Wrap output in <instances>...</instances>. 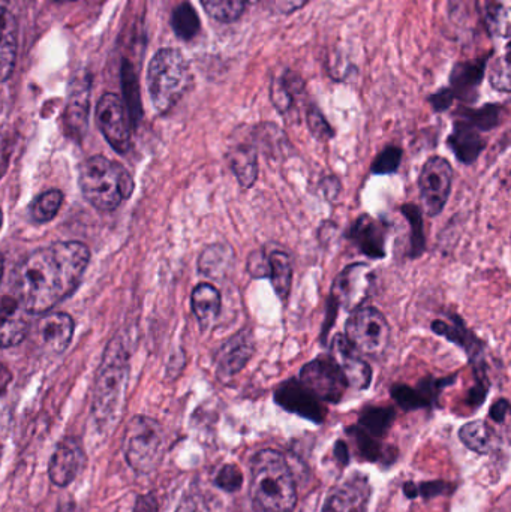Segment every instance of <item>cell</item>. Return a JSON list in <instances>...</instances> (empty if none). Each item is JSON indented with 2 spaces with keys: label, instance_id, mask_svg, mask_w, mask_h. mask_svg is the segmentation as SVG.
<instances>
[{
  "label": "cell",
  "instance_id": "cell-1",
  "mask_svg": "<svg viewBox=\"0 0 511 512\" xmlns=\"http://www.w3.org/2000/svg\"><path fill=\"white\" fill-rule=\"evenodd\" d=\"M89 261V248L80 242L38 249L15 271V298L30 315L48 312L77 289Z\"/></svg>",
  "mask_w": 511,
  "mask_h": 512
},
{
  "label": "cell",
  "instance_id": "cell-2",
  "mask_svg": "<svg viewBox=\"0 0 511 512\" xmlns=\"http://www.w3.org/2000/svg\"><path fill=\"white\" fill-rule=\"evenodd\" d=\"M252 496L266 512H291L296 507L297 492L287 460L278 451L255 454L251 463Z\"/></svg>",
  "mask_w": 511,
  "mask_h": 512
},
{
  "label": "cell",
  "instance_id": "cell-3",
  "mask_svg": "<svg viewBox=\"0 0 511 512\" xmlns=\"http://www.w3.org/2000/svg\"><path fill=\"white\" fill-rule=\"evenodd\" d=\"M84 198L101 212H113L134 192V179L119 162L92 156L83 162L78 176Z\"/></svg>",
  "mask_w": 511,
  "mask_h": 512
},
{
  "label": "cell",
  "instance_id": "cell-4",
  "mask_svg": "<svg viewBox=\"0 0 511 512\" xmlns=\"http://www.w3.org/2000/svg\"><path fill=\"white\" fill-rule=\"evenodd\" d=\"M191 86V71L180 51L159 50L149 63L147 87L153 108L159 114L173 110Z\"/></svg>",
  "mask_w": 511,
  "mask_h": 512
},
{
  "label": "cell",
  "instance_id": "cell-5",
  "mask_svg": "<svg viewBox=\"0 0 511 512\" xmlns=\"http://www.w3.org/2000/svg\"><path fill=\"white\" fill-rule=\"evenodd\" d=\"M128 384V364L123 357L108 355L99 370L93 397V415L102 429H113L122 414Z\"/></svg>",
  "mask_w": 511,
  "mask_h": 512
},
{
  "label": "cell",
  "instance_id": "cell-6",
  "mask_svg": "<svg viewBox=\"0 0 511 512\" xmlns=\"http://www.w3.org/2000/svg\"><path fill=\"white\" fill-rule=\"evenodd\" d=\"M345 337L363 357L380 358L389 348L390 325L380 310L362 306L351 312Z\"/></svg>",
  "mask_w": 511,
  "mask_h": 512
},
{
  "label": "cell",
  "instance_id": "cell-7",
  "mask_svg": "<svg viewBox=\"0 0 511 512\" xmlns=\"http://www.w3.org/2000/svg\"><path fill=\"white\" fill-rule=\"evenodd\" d=\"M126 460L141 474L153 471L164 450V432L152 418L137 417L129 423L125 435Z\"/></svg>",
  "mask_w": 511,
  "mask_h": 512
},
{
  "label": "cell",
  "instance_id": "cell-8",
  "mask_svg": "<svg viewBox=\"0 0 511 512\" xmlns=\"http://www.w3.org/2000/svg\"><path fill=\"white\" fill-rule=\"evenodd\" d=\"M299 381L320 402L338 403L348 388L342 370L330 354L320 355L305 364L300 370Z\"/></svg>",
  "mask_w": 511,
  "mask_h": 512
},
{
  "label": "cell",
  "instance_id": "cell-9",
  "mask_svg": "<svg viewBox=\"0 0 511 512\" xmlns=\"http://www.w3.org/2000/svg\"><path fill=\"white\" fill-rule=\"evenodd\" d=\"M453 168L446 158L432 156L419 176L420 201L431 218L440 215L452 192Z\"/></svg>",
  "mask_w": 511,
  "mask_h": 512
},
{
  "label": "cell",
  "instance_id": "cell-10",
  "mask_svg": "<svg viewBox=\"0 0 511 512\" xmlns=\"http://www.w3.org/2000/svg\"><path fill=\"white\" fill-rule=\"evenodd\" d=\"M96 120L105 140L116 152L126 153L131 147V120L122 98L105 93L96 108Z\"/></svg>",
  "mask_w": 511,
  "mask_h": 512
},
{
  "label": "cell",
  "instance_id": "cell-11",
  "mask_svg": "<svg viewBox=\"0 0 511 512\" xmlns=\"http://www.w3.org/2000/svg\"><path fill=\"white\" fill-rule=\"evenodd\" d=\"M374 285V273L365 262L348 265L338 274L330 291V300L345 310L359 309L368 300Z\"/></svg>",
  "mask_w": 511,
  "mask_h": 512
},
{
  "label": "cell",
  "instance_id": "cell-12",
  "mask_svg": "<svg viewBox=\"0 0 511 512\" xmlns=\"http://www.w3.org/2000/svg\"><path fill=\"white\" fill-rule=\"evenodd\" d=\"M255 337L251 328H243L231 336L215 355L216 375L221 381H230L239 375L254 357Z\"/></svg>",
  "mask_w": 511,
  "mask_h": 512
},
{
  "label": "cell",
  "instance_id": "cell-13",
  "mask_svg": "<svg viewBox=\"0 0 511 512\" xmlns=\"http://www.w3.org/2000/svg\"><path fill=\"white\" fill-rule=\"evenodd\" d=\"M432 331L464 349L476 369L480 384H485L482 381L485 378V343L473 331L468 330L464 321L458 316H450V322L437 319L432 322Z\"/></svg>",
  "mask_w": 511,
  "mask_h": 512
},
{
  "label": "cell",
  "instance_id": "cell-14",
  "mask_svg": "<svg viewBox=\"0 0 511 512\" xmlns=\"http://www.w3.org/2000/svg\"><path fill=\"white\" fill-rule=\"evenodd\" d=\"M227 161L240 186L251 189L258 179V147L252 128L245 129L243 135L236 132L227 152Z\"/></svg>",
  "mask_w": 511,
  "mask_h": 512
},
{
  "label": "cell",
  "instance_id": "cell-15",
  "mask_svg": "<svg viewBox=\"0 0 511 512\" xmlns=\"http://www.w3.org/2000/svg\"><path fill=\"white\" fill-rule=\"evenodd\" d=\"M330 349V355L335 358L339 369L342 370L348 387L359 391L369 388L372 382V367L368 361L363 360V355L348 343L345 334H336L330 343Z\"/></svg>",
  "mask_w": 511,
  "mask_h": 512
},
{
  "label": "cell",
  "instance_id": "cell-16",
  "mask_svg": "<svg viewBox=\"0 0 511 512\" xmlns=\"http://www.w3.org/2000/svg\"><path fill=\"white\" fill-rule=\"evenodd\" d=\"M347 237L368 258L383 259L386 256V222L362 215L351 225Z\"/></svg>",
  "mask_w": 511,
  "mask_h": 512
},
{
  "label": "cell",
  "instance_id": "cell-17",
  "mask_svg": "<svg viewBox=\"0 0 511 512\" xmlns=\"http://www.w3.org/2000/svg\"><path fill=\"white\" fill-rule=\"evenodd\" d=\"M275 399L276 403H279L287 411L311 418V420H323L324 408L321 406L320 400L308 388L303 387L299 379H290V381L279 385Z\"/></svg>",
  "mask_w": 511,
  "mask_h": 512
},
{
  "label": "cell",
  "instance_id": "cell-18",
  "mask_svg": "<svg viewBox=\"0 0 511 512\" xmlns=\"http://www.w3.org/2000/svg\"><path fill=\"white\" fill-rule=\"evenodd\" d=\"M83 462V451L77 441L66 439V441L60 442L51 457L50 468H48L51 483L59 487L68 486L81 471Z\"/></svg>",
  "mask_w": 511,
  "mask_h": 512
},
{
  "label": "cell",
  "instance_id": "cell-19",
  "mask_svg": "<svg viewBox=\"0 0 511 512\" xmlns=\"http://www.w3.org/2000/svg\"><path fill=\"white\" fill-rule=\"evenodd\" d=\"M39 343L53 354H60L68 348L74 334V321L68 313H50L38 321Z\"/></svg>",
  "mask_w": 511,
  "mask_h": 512
},
{
  "label": "cell",
  "instance_id": "cell-20",
  "mask_svg": "<svg viewBox=\"0 0 511 512\" xmlns=\"http://www.w3.org/2000/svg\"><path fill=\"white\" fill-rule=\"evenodd\" d=\"M29 331L27 312L17 298L0 300V348H11L23 342Z\"/></svg>",
  "mask_w": 511,
  "mask_h": 512
},
{
  "label": "cell",
  "instance_id": "cell-21",
  "mask_svg": "<svg viewBox=\"0 0 511 512\" xmlns=\"http://www.w3.org/2000/svg\"><path fill=\"white\" fill-rule=\"evenodd\" d=\"M369 484L366 478L353 477L333 490L323 512H365L369 502Z\"/></svg>",
  "mask_w": 511,
  "mask_h": 512
},
{
  "label": "cell",
  "instance_id": "cell-22",
  "mask_svg": "<svg viewBox=\"0 0 511 512\" xmlns=\"http://www.w3.org/2000/svg\"><path fill=\"white\" fill-rule=\"evenodd\" d=\"M450 150L455 153L459 162L465 165L474 164L488 146V141L482 137V132L465 120H458L455 129L447 140Z\"/></svg>",
  "mask_w": 511,
  "mask_h": 512
},
{
  "label": "cell",
  "instance_id": "cell-23",
  "mask_svg": "<svg viewBox=\"0 0 511 512\" xmlns=\"http://www.w3.org/2000/svg\"><path fill=\"white\" fill-rule=\"evenodd\" d=\"M236 261L234 249L227 243L207 246L198 258V271L207 279L222 282Z\"/></svg>",
  "mask_w": 511,
  "mask_h": 512
},
{
  "label": "cell",
  "instance_id": "cell-24",
  "mask_svg": "<svg viewBox=\"0 0 511 512\" xmlns=\"http://www.w3.org/2000/svg\"><path fill=\"white\" fill-rule=\"evenodd\" d=\"M17 59V23L14 15L0 8V83L8 80Z\"/></svg>",
  "mask_w": 511,
  "mask_h": 512
},
{
  "label": "cell",
  "instance_id": "cell-25",
  "mask_svg": "<svg viewBox=\"0 0 511 512\" xmlns=\"http://www.w3.org/2000/svg\"><path fill=\"white\" fill-rule=\"evenodd\" d=\"M303 92V83L297 78V75L285 71L279 78H275L270 87V98L273 105L282 116L290 117L297 113V102H299L300 93Z\"/></svg>",
  "mask_w": 511,
  "mask_h": 512
},
{
  "label": "cell",
  "instance_id": "cell-26",
  "mask_svg": "<svg viewBox=\"0 0 511 512\" xmlns=\"http://www.w3.org/2000/svg\"><path fill=\"white\" fill-rule=\"evenodd\" d=\"M191 306L201 327L209 328L221 313V292L212 283H200L192 291Z\"/></svg>",
  "mask_w": 511,
  "mask_h": 512
},
{
  "label": "cell",
  "instance_id": "cell-27",
  "mask_svg": "<svg viewBox=\"0 0 511 512\" xmlns=\"http://www.w3.org/2000/svg\"><path fill=\"white\" fill-rule=\"evenodd\" d=\"M269 258V276L273 289L279 300L287 301L290 297L291 286H293V261L287 252L276 249V251L267 254Z\"/></svg>",
  "mask_w": 511,
  "mask_h": 512
},
{
  "label": "cell",
  "instance_id": "cell-28",
  "mask_svg": "<svg viewBox=\"0 0 511 512\" xmlns=\"http://www.w3.org/2000/svg\"><path fill=\"white\" fill-rule=\"evenodd\" d=\"M459 436L471 451H476L479 454L491 453L494 450L495 442H497V435L492 427L482 420L465 424L459 432Z\"/></svg>",
  "mask_w": 511,
  "mask_h": 512
},
{
  "label": "cell",
  "instance_id": "cell-29",
  "mask_svg": "<svg viewBox=\"0 0 511 512\" xmlns=\"http://www.w3.org/2000/svg\"><path fill=\"white\" fill-rule=\"evenodd\" d=\"M252 134H254L255 143H257L258 152L263 150L267 156H285V152L290 149L288 146L287 137L284 132L273 125V123H263V125H257L252 128Z\"/></svg>",
  "mask_w": 511,
  "mask_h": 512
},
{
  "label": "cell",
  "instance_id": "cell-30",
  "mask_svg": "<svg viewBox=\"0 0 511 512\" xmlns=\"http://www.w3.org/2000/svg\"><path fill=\"white\" fill-rule=\"evenodd\" d=\"M483 65H461L455 69L452 78L453 95L461 96L464 99H474L477 87L483 78Z\"/></svg>",
  "mask_w": 511,
  "mask_h": 512
},
{
  "label": "cell",
  "instance_id": "cell-31",
  "mask_svg": "<svg viewBox=\"0 0 511 512\" xmlns=\"http://www.w3.org/2000/svg\"><path fill=\"white\" fill-rule=\"evenodd\" d=\"M510 0H486V26L494 36L509 38Z\"/></svg>",
  "mask_w": 511,
  "mask_h": 512
},
{
  "label": "cell",
  "instance_id": "cell-32",
  "mask_svg": "<svg viewBox=\"0 0 511 512\" xmlns=\"http://www.w3.org/2000/svg\"><path fill=\"white\" fill-rule=\"evenodd\" d=\"M122 89L123 102L128 110L131 125L137 123L141 117L140 89H138L137 75L129 63H125L122 68Z\"/></svg>",
  "mask_w": 511,
  "mask_h": 512
},
{
  "label": "cell",
  "instance_id": "cell-33",
  "mask_svg": "<svg viewBox=\"0 0 511 512\" xmlns=\"http://www.w3.org/2000/svg\"><path fill=\"white\" fill-rule=\"evenodd\" d=\"M402 215L410 224L411 258H420L426 251L425 225H423L422 210L414 204H405L401 207Z\"/></svg>",
  "mask_w": 511,
  "mask_h": 512
},
{
  "label": "cell",
  "instance_id": "cell-34",
  "mask_svg": "<svg viewBox=\"0 0 511 512\" xmlns=\"http://www.w3.org/2000/svg\"><path fill=\"white\" fill-rule=\"evenodd\" d=\"M171 26H173L174 33L180 39L189 41L200 32V18H198L197 11L189 3H183V5L174 9Z\"/></svg>",
  "mask_w": 511,
  "mask_h": 512
},
{
  "label": "cell",
  "instance_id": "cell-35",
  "mask_svg": "<svg viewBox=\"0 0 511 512\" xmlns=\"http://www.w3.org/2000/svg\"><path fill=\"white\" fill-rule=\"evenodd\" d=\"M87 110H89V83L81 81V86L75 87L68 105V123L74 131L83 129L84 123H87Z\"/></svg>",
  "mask_w": 511,
  "mask_h": 512
},
{
  "label": "cell",
  "instance_id": "cell-36",
  "mask_svg": "<svg viewBox=\"0 0 511 512\" xmlns=\"http://www.w3.org/2000/svg\"><path fill=\"white\" fill-rule=\"evenodd\" d=\"M204 11L221 23H233L245 11L243 0H200Z\"/></svg>",
  "mask_w": 511,
  "mask_h": 512
},
{
  "label": "cell",
  "instance_id": "cell-37",
  "mask_svg": "<svg viewBox=\"0 0 511 512\" xmlns=\"http://www.w3.org/2000/svg\"><path fill=\"white\" fill-rule=\"evenodd\" d=\"M62 201V192L56 191V189L44 192V194L39 195L35 203L30 206V218H32L33 221L41 222V224L51 221V219H54V216L59 213Z\"/></svg>",
  "mask_w": 511,
  "mask_h": 512
},
{
  "label": "cell",
  "instance_id": "cell-38",
  "mask_svg": "<svg viewBox=\"0 0 511 512\" xmlns=\"http://www.w3.org/2000/svg\"><path fill=\"white\" fill-rule=\"evenodd\" d=\"M461 119L479 129L480 132L492 131L500 125L501 108L498 105H486L480 110H465Z\"/></svg>",
  "mask_w": 511,
  "mask_h": 512
},
{
  "label": "cell",
  "instance_id": "cell-39",
  "mask_svg": "<svg viewBox=\"0 0 511 512\" xmlns=\"http://www.w3.org/2000/svg\"><path fill=\"white\" fill-rule=\"evenodd\" d=\"M404 152L396 146H387L383 152L378 153L375 161L372 162L371 173L375 176H387L396 173L401 167Z\"/></svg>",
  "mask_w": 511,
  "mask_h": 512
},
{
  "label": "cell",
  "instance_id": "cell-40",
  "mask_svg": "<svg viewBox=\"0 0 511 512\" xmlns=\"http://www.w3.org/2000/svg\"><path fill=\"white\" fill-rule=\"evenodd\" d=\"M393 397L399 405L407 409L422 408L429 403V399L423 396L422 391L414 390L407 385H396L392 390Z\"/></svg>",
  "mask_w": 511,
  "mask_h": 512
},
{
  "label": "cell",
  "instance_id": "cell-41",
  "mask_svg": "<svg viewBox=\"0 0 511 512\" xmlns=\"http://www.w3.org/2000/svg\"><path fill=\"white\" fill-rule=\"evenodd\" d=\"M306 120H308L309 131L317 140L327 141L333 138V129L330 128L329 123H327V120L324 119L323 114H321L317 107L308 108Z\"/></svg>",
  "mask_w": 511,
  "mask_h": 512
},
{
  "label": "cell",
  "instance_id": "cell-42",
  "mask_svg": "<svg viewBox=\"0 0 511 512\" xmlns=\"http://www.w3.org/2000/svg\"><path fill=\"white\" fill-rule=\"evenodd\" d=\"M246 270L254 279H264L269 276V258L263 249H257L249 254Z\"/></svg>",
  "mask_w": 511,
  "mask_h": 512
},
{
  "label": "cell",
  "instance_id": "cell-43",
  "mask_svg": "<svg viewBox=\"0 0 511 512\" xmlns=\"http://www.w3.org/2000/svg\"><path fill=\"white\" fill-rule=\"evenodd\" d=\"M491 81L492 86L500 92H510V65L507 56L501 57L492 69Z\"/></svg>",
  "mask_w": 511,
  "mask_h": 512
},
{
  "label": "cell",
  "instance_id": "cell-44",
  "mask_svg": "<svg viewBox=\"0 0 511 512\" xmlns=\"http://www.w3.org/2000/svg\"><path fill=\"white\" fill-rule=\"evenodd\" d=\"M242 481V474H240L239 469L234 468V466H225V468H222L221 472H219L218 478H216L218 486L228 490V492L239 489V487L242 486Z\"/></svg>",
  "mask_w": 511,
  "mask_h": 512
},
{
  "label": "cell",
  "instance_id": "cell-45",
  "mask_svg": "<svg viewBox=\"0 0 511 512\" xmlns=\"http://www.w3.org/2000/svg\"><path fill=\"white\" fill-rule=\"evenodd\" d=\"M320 188L321 191H323L324 197L329 201H335L342 191L341 182H339L338 177L335 176L324 177L320 182Z\"/></svg>",
  "mask_w": 511,
  "mask_h": 512
},
{
  "label": "cell",
  "instance_id": "cell-46",
  "mask_svg": "<svg viewBox=\"0 0 511 512\" xmlns=\"http://www.w3.org/2000/svg\"><path fill=\"white\" fill-rule=\"evenodd\" d=\"M176 512H215V510L203 499L191 496L179 505Z\"/></svg>",
  "mask_w": 511,
  "mask_h": 512
},
{
  "label": "cell",
  "instance_id": "cell-47",
  "mask_svg": "<svg viewBox=\"0 0 511 512\" xmlns=\"http://www.w3.org/2000/svg\"><path fill=\"white\" fill-rule=\"evenodd\" d=\"M308 2L309 0H269L270 6L275 11L282 12V14H291V12L299 11Z\"/></svg>",
  "mask_w": 511,
  "mask_h": 512
},
{
  "label": "cell",
  "instance_id": "cell-48",
  "mask_svg": "<svg viewBox=\"0 0 511 512\" xmlns=\"http://www.w3.org/2000/svg\"><path fill=\"white\" fill-rule=\"evenodd\" d=\"M453 98H455V95H453L452 90H441L437 95L432 96L431 104L434 105L435 110L444 111L450 107Z\"/></svg>",
  "mask_w": 511,
  "mask_h": 512
},
{
  "label": "cell",
  "instance_id": "cell-49",
  "mask_svg": "<svg viewBox=\"0 0 511 512\" xmlns=\"http://www.w3.org/2000/svg\"><path fill=\"white\" fill-rule=\"evenodd\" d=\"M507 412H509V402L506 399H501L500 402L495 403L491 409V417L495 421H504Z\"/></svg>",
  "mask_w": 511,
  "mask_h": 512
},
{
  "label": "cell",
  "instance_id": "cell-50",
  "mask_svg": "<svg viewBox=\"0 0 511 512\" xmlns=\"http://www.w3.org/2000/svg\"><path fill=\"white\" fill-rule=\"evenodd\" d=\"M134 512H156V504L152 498H141Z\"/></svg>",
  "mask_w": 511,
  "mask_h": 512
},
{
  "label": "cell",
  "instance_id": "cell-51",
  "mask_svg": "<svg viewBox=\"0 0 511 512\" xmlns=\"http://www.w3.org/2000/svg\"><path fill=\"white\" fill-rule=\"evenodd\" d=\"M9 381H11V373L8 372V369H6L5 366L0 364V393L5 390L6 385L9 384Z\"/></svg>",
  "mask_w": 511,
  "mask_h": 512
},
{
  "label": "cell",
  "instance_id": "cell-52",
  "mask_svg": "<svg viewBox=\"0 0 511 512\" xmlns=\"http://www.w3.org/2000/svg\"><path fill=\"white\" fill-rule=\"evenodd\" d=\"M6 168H8V153H6L2 143H0V179L5 174Z\"/></svg>",
  "mask_w": 511,
  "mask_h": 512
},
{
  "label": "cell",
  "instance_id": "cell-53",
  "mask_svg": "<svg viewBox=\"0 0 511 512\" xmlns=\"http://www.w3.org/2000/svg\"><path fill=\"white\" fill-rule=\"evenodd\" d=\"M2 273H3V256L0 255V280H2Z\"/></svg>",
  "mask_w": 511,
  "mask_h": 512
},
{
  "label": "cell",
  "instance_id": "cell-54",
  "mask_svg": "<svg viewBox=\"0 0 511 512\" xmlns=\"http://www.w3.org/2000/svg\"><path fill=\"white\" fill-rule=\"evenodd\" d=\"M9 0H0V8H6V3H8Z\"/></svg>",
  "mask_w": 511,
  "mask_h": 512
},
{
  "label": "cell",
  "instance_id": "cell-55",
  "mask_svg": "<svg viewBox=\"0 0 511 512\" xmlns=\"http://www.w3.org/2000/svg\"><path fill=\"white\" fill-rule=\"evenodd\" d=\"M245 3H257L260 2V0H243Z\"/></svg>",
  "mask_w": 511,
  "mask_h": 512
},
{
  "label": "cell",
  "instance_id": "cell-56",
  "mask_svg": "<svg viewBox=\"0 0 511 512\" xmlns=\"http://www.w3.org/2000/svg\"><path fill=\"white\" fill-rule=\"evenodd\" d=\"M0 227H2V210H0Z\"/></svg>",
  "mask_w": 511,
  "mask_h": 512
}]
</instances>
